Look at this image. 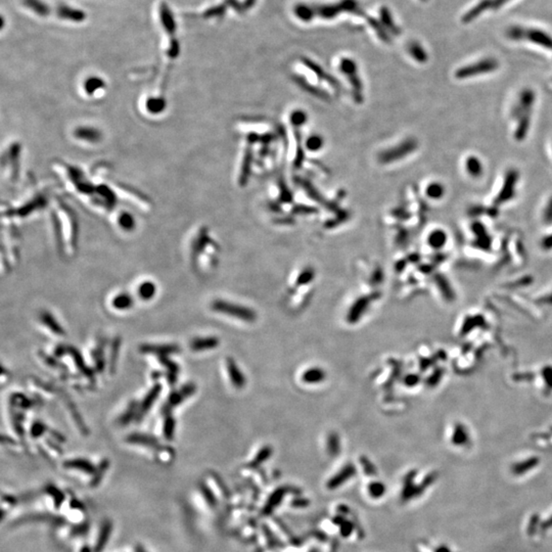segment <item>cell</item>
I'll use <instances>...</instances> for the list:
<instances>
[{
    "instance_id": "cell-3",
    "label": "cell",
    "mask_w": 552,
    "mask_h": 552,
    "mask_svg": "<svg viewBox=\"0 0 552 552\" xmlns=\"http://www.w3.org/2000/svg\"><path fill=\"white\" fill-rule=\"evenodd\" d=\"M194 392H195V387L192 384L184 386L182 389H180V391L174 392L171 396H170L164 407V410L165 411H170V410L173 409L180 403H182L186 398H188L189 396L193 395Z\"/></svg>"
},
{
    "instance_id": "cell-21",
    "label": "cell",
    "mask_w": 552,
    "mask_h": 552,
    "mask_svg": "<svg viewBox=\"0 0 552 552\" xmlns=\"http://www.w3.org/2000/svg\"><path fill=\"white\" fill-rule=\"evenodd\" d=\"M135 552H147V550L141 545H137L135 548Z\"/></svg>"
},
{
    "instance_id": "cell-17",
    "label": "cell",
    "mask_w": 552,
    "mask_h": 552,
    "mask_svg": "<svg viewBox=\"0 0 552 552\" xmlns=\"http://www.w3.org/2000/svg\"><path fill=\"white\" fill-rule=\"evenodd\" d=\"M313 278H314V271H313V269L308 268V269H306V270H304V271L299 275L298 278H296V286L299 287V286H303V285L309 284L310 281H312V280H313Z\"/></svg>"
},
{
    "instance_id": "cell-7",
    "label": "cell",
    "mask_w": 552,
    "mask_h": 552,
    "mask_svg": "<svg viewBox=\"0 0 552 552\" xmlns=\"http://www.w3.org/2000/svg\"><path fill=\"white\" fill-rule=\"evenodd\" d=\"M112 532V522L110 520H105L101 527L100 533H98L97 540L95 546L93 548V552H102L105 547L108 545L110 538Z\"/></svg>"
},
{
    "instance_id": "cell-13",
    "label": "cell",
    "mask_w": 552,
    "mask_h": 552,
    "mask_svg": "<svg viewBox=\"0 0 552 552\" xmlns=\"http://www.w3.org/2000/svg\"><path fill=\"white\" fill-rule=\"evenodd\" d=\"M46 491H47L48 495H51V497H52L53 502H54V506L56 508H59L61 506V504L66 499L65 494L61 490H59L58 488H55V486H51V485L47 486Z\"/></svg>"
},
{
    "instance_id": "cell-14",
    "label": "cell",
    "mask_w": 552,
    "mask_h": 552,
    "mask_svg": "<svg viewBox=\"0 0 552 552\" xmlns=\"http://www.w3.org/2000/svg\"><path fill=\"white\" fill-rule=\"evenodd\" d=\"M466 167H468V171L471 175L478 176L480 174V172H482V164H480L479 160L476 157H472L468 159Z\"/></svg>"
},
{
    "instance_id": "cell-11",
    "label": "cell",
    "mask_w": 552,
    "mask_h": 552,
    "mask_svg": "<svg viewBox=\"0 0 552 552\" xmlns=\"http://www.w3.org/2000/svg\"><path fill=\"white\" fill-rule=\"evenodd\" d=\"M41 320L43 322V324L45 327L51 331V332H53L54 334H58V335H63L65 334V331L63 330V328L59 324V322H56V320L54 319V317L52 316L51 313L45 312L41 315Z\"/></svg>"
},
{
    "instance_id": "cell-15",
    "label": "cell",
    "mask_w": 552,
    "mask_h": 552,
    "mask_svg": "<svg viewBox=\"0 0 552 552\" xmlns=\"http://www.w3.org/2000/svg\"><path fill=\"white\" fill-rule=\"evenodd\" d=\"M354 473H355V469H354V466L348 465L345 470H343L341 473H339V474L337 475L336 478H334L331 480V484L332 486H335V485H337V484H339V483H342L343 480L347 479L346 478H349V477H350L351 475H353Z\"/></svg>"
},
{
    "instance_id": "cell-16",
    "label": "cell",
    "mask_w": 552,
    "mask_h": 552,
    "mask_svg": "<svg viewBox=\"0 0 552 552\" xmlns=\"http://www.w3.org/2000/svg\"><path fill=\"white\" fill-rule=\"evenodd\" d=\"M175 431V421L173 418H167L163 428V434L167 440H172Z\"/></svg>"
},
{
    "instance_id": "cell-4",
    "label": "cell",
    "mask_w": 552,
    "mask_h": 552,
    "mask_svg": "<svg viewBox=\"0 0 552 552\" xmlns=\"http://www.w3.org/2000/svg\"><path fill=\"white\" fill-rule=\"evenodd\" d=\"M226 370H227V374L230 378V383L232 384L233 387L237 389H242L245 387L246 377L232 358L226 359Z\"/></svg>"
},
{
    "instance_id": "cell-10",
    "label": "cell",
    "mask_w": 552,
    "mask_h": 552,
    "mask_svg": "<svg viewBox=\"0 0 552 552\" xmlns=\"http://www.w3.org/2000/svg\"><path fill=\"white\" fill-rule=\"evenodd\" d=\"M133 305V299L132 296H130L128 294L126 293H122L117 294L114 299L111 301V306L112 308H115L117 310H128L132 307Z\"/></svg>"
},
{
    "instance_id": "cell-6",
    "label": "cell",
    "mask_w": 552,
    "mask_h": 552,
    "mask_svg": "<svg viewBox=\"0 0 552 552\" xmlns=\"http://www.w3.org/2000/svg\"><path fill=\"white\" fill-rule=\"evenodd\" d=\"M219 344V338L216 336L196 337L190 342V349L193 352H205L217 348Z\"/></svg>"
},
{
    "instance_id": "cell-19",
    "label": "cell",
    "mask_w": 552,
    "mask_h": 552,
    "mask_svg": "<svg viewBox=\"0 0 552 552\" xmlns=\"http://www.w3.org/2000/svg\"><path fill=\"white\" fill-rule=\"evenodd\" d=\"M329 449L330 452L331 453L332 455H334L333 453H337L338 449H339V443H338V437L336 434H331L329 437Z\"/></svg>"
},
{
    "instance_id": "cell-20",
    "label": "cell",
    "mask_w": 552,
    "mask_h": 552,
    "mask_svg": "<svg viewBox=\"0 0 552 552\" xmlns=\"http://www.w3.org/2000/svg\"><path fill=\"white\" fill-rule=\"evenodd\" d=\"M258 454H259V455L256 457V461H261V460L263 461L264 459L268 458L269 455H271V448L265 447V448H263V449L258 453Z\"/></svg>"
},
{
    "instance_id": "cell-2",
    "label": "cell",
    "mask_w": 552,
    "mask_h": 552,
    "mask_svg": "<svg viewBox=\"0 0 552 552\" xmlns=\"http://www.w3.org/2000/svg\"><path fill=\"white\" fill-rule=\"evenodd\" d=\"M64 468L66 470H71V471L73 470L75 472L82 473L84 475L93 476V478L97 472V469L95 466L90 461L84 458H73L67 460L64 463Z\"/></svg>"
},
{
    "instance_id": "cell-18",
    "label": "cell",
    "mask_w": 552,
    "mask_h": 552,
    "mask_svg": "<svg viewBox=\"0 0 552 552\" xmlns=\"http://www.w3.org/2000/svg\"><path fill=\"white\" fill-rule=\"evenodd\" d=\"M428 194L433 199H440L444 194L443 185H441L440 183H433L428 187Z\"/></svg>"
},
{
    "instance_id": "cell-9",
    "label": "cell",
    "mask_w": 552,
    "mask_h": 552,
    "mask_svg": "<svg viewBox=\"0 0 552 552\" xmlns=\"http://www.w3.org/2000/svg\"><path fill=\"white\" fill-rule=\"evenodd\" d=\"M160 392H161V386L160 385H157L151 389L148 396H147L145 400L143 401V403L140 404V407L138 408V416H143V415L146 414L147 411H148L150 407L152 406V403L155 400H157Z\"/></svg>"
},
{
    "instance_id": "cell-5",
    "label": "cell",
    "mask_w": 552,
    "mask_h": 552,
    "mask_svg": "<svg viewBox=\"0 0 552 552\" xmlns=\"http://www.w3.org/2000/svg\"><path fill=\"white\" fill-rule=\"evenodd\" d=\"M371 302L370 296H361L351 307L349 313H348V321L351 324L356 323L365 313L368 306Z\"/></svg>"
},
{
    "instance_id": "cell-8",
    "label": "cell",
    "mask_w": 552,
    "mask_h": 552,
    "mask_svg": "<svg viewBox=\"0 0 552 552\" xmlns=\"http://www.w3.org/2000/svg\"><path fill=\"white\" fill-rule=\"evenodd\" d=\"M327 377V373L322 369V368L319 367H312V368H308L307 370L304 371V373L302 374V380L306 384H311V385H315V384H319L322 383V381Z\"/></svg>"
},
{
    "instance_id": "cell-1",
    "label": "cell",
    "mask_w": 552,
    "mask_h": 552,
    "mask_svg": "<svg viewBox=\"0 0 552 552\" xmlns=\"http://www.w3.org/2000/svg\"><path fill=\"white\" fill-rule=\"evenodd\" d=\"M211 307H212V310H214L215 312L225 314V315L230 316L232 318L239 319V320H243V321L253 322V321L256 320V318H257L256 312L253 311L252 309H250L248 307H245V306H242V305L227 302V301L216 300V301L212 303Z\"/></svg>"
},
{
    "instance_id": "cell-12",
    "label": "cell",
    "mask_w": 552,
    "mask_h": 552,
    "mask_svg": "<svg viewBox=\"0 0 552 552\" xmlns=\"http://www.w3.org/2000/svg\"><path fill=\"white\" fill-rule=\"evenodd\" d=\"M155 292H157V288L152 284L151 281H145L144 284H141L138 287V295L141 300H150L152 296L155 294Z\"/></svg>"
}]
</instances>
